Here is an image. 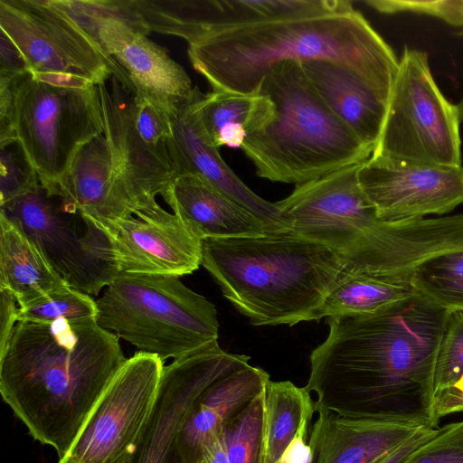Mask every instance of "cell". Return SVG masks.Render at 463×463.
<instances>
[{
	"mask_svg": "<svg viewBox=\"0 0 463 463\" xmlns=\"http://www.w3.org/2000/svg\"><path fill=\"white\" fill-rule=\"evenodd\" d=\"M196 463H229L221 431L203 448Z\"/></svg>",
	"mask_w": 463,
	"mask_h": 463,
	"instance_id": "obj_41",
	"label": "cell"
},
{
	"mask_svg": "<svg viewBox=\"0 0 463 463\" xmlns=\"http://www.w3.org/2000/svg\"><path fill=\"white\" fill-rule=\"evenodd\" d=\"M96 303L103 329L163 363L218 342L215 306L177 276L119 274Z\"/></svg>",
	"mask_w": 463,
	"mask_h": 463,
	"instance_id": "obj_6",
	"label": "cell"
},
{
	"mask_svg": "<svg viewBox=\"0 0 463 463\" xmlns=\"http://www.w3.org/2000/svg\"><path fill=\"white\" fill-rule=\"evenodd\" d=\"M65 286L40 246L0 212V289L10 291L22 307Z\"/></svg>",
	"mask_w": 463,
	"mask_h": 463,
	"instance_id": "obj_27",
	"label": "cell"
},
{
	"mask_svg": "<svg viewBox=\"0 0 463 463\" xmlns=\"http://www.w3.org/2000/svg\"><path fill=\"white\" fill-rule=\"evenodd\" d=\"M459 121H463V99L456 105Z\"/></svg>",
	"mask_w": 463,
	"mask_h": 463,
	"instance_id": "obj_42",
	"label": "cell"
},
{
	"mask_svg": "<svg viewBox=\"0 0 463 463\" xmlns=\"http://www.w3.org/2000/svg\"><path fill=\"white\" fill-rule=\"evenodd\" d=\"M161 196L202 240L269 232L254 214L198 175L176 176Z\"/></svg>",
	"mask_w": 463,
	"mask_h": 463,
	"instance_id": "obj_23",
	"label": "cell"
},
{
	"mask_svg": "<svg viewBox=\"0 0 463 463\" xmlns=\"http://www.w3.org/2000/svg\"><path fill=\"white\" fill-rule=\"evenodd\" d=\"M402 463H463V421L437 428Z\"/></svg>",
	"mask_w": 463,
	"mask_h": 463,
	"instance_id": "obj_35",
	"label": "cell"
},
{
	"mask_svg": "<svg viewBox=\"0 0 463 463\" xmlns=\"http://www.w3.org/2000/svg\"><path fill=\"white\" fill-rule=\"evenodd\" d=\"M12 123L42 186L57 197L78 151L104 135L99 88L55 85L28 73L14 81Z\"/></svg>",
	"mask_w": 463,
	"mask_h": 463,
	"instance_id": "obj_8",
	"label": "cell"
},
{
	"mask_svg": "<svg viewBox=\"0 0 463 463\" xmlns=\"http://www.w3.org/2000/svg\"><path fill=\"white\" fill-rule=\"evenodd\" d=\"M40 184L1 205V213L19 224L40 246L50 263L70 286L89 295H98L116 275L87 245L65 219Z\"/></svg>",
	"mask_w": 463,
	"mask_h": 463,
	"instance_id": "obj_18",
	"label": "cell"
},
{
	"mask_svg": "<svg viewBox=\"0 0 463 463\" xmlns=\"http://www.w3.org/2000/svg\"><path fill=\"white\" fill-rule=\"evenodd\" d=\"M0 30L22 52L32 76H63L97 86L112 74L97 46L50 0H0Z\"/></svg>",
	"mask_w": 463,
	"mask_h": 463,
	"instance_id": "obj_12",
	"label": "cell"
},
{
	"mask_svg": "<svg viewBox=\"0 0 463 463\" xmlns=\"http://www.w3.org/2000/svg\"><path fill=\"white\" fill-rule=\"evenodd\" d=\"M127 358L97 318L18 321L0 352L3 401L59 460Z\"/></svg>",
	"mask_w": 463,
	"mask_h": 463,
	"instance_id": "obj_3",
	"label": "cell"
},
{
	"mask_svg": "<svg viewBox=\"0 0 463 463\" xmlns=\"http://www.w3.org/2000/svg\"><path fill=\"white\" fill-rule=\"evenodd\" d=\"M456 105L432 77L428 54L404 47L373 155L421 165L460 166Z\"/></svg>",
	"mask_w": 463,
	"mask_h": 463,
	"instance_id": "obj_9",
	"label": "cell"
},
{
	"mask_svg": "<svg viewBox=\"0 0 463 463\" xmlns=\"http://www.w3.org/2000/svg\"><path fill=\"white\" fill-rule=\"evenodd\" d=\"M194 110L202 130L215 148L241 147L246 137L268 123L275 104L261 93L240 94L196 88Z\"/></svg>",
	"mask_w": 463,
	"mask_h": 463,
	"instance_id": "obj_28",
	"label": "cell"
},
{
	"mask_svg": "<svg viewBox=\"0 0 463 463\" xmlns=\"http://www.w3.org/2000/svg\"><path fill=\"white\" fill-rule=\"evenodd\" d=\"M258 92L270 98L275 112L268 123L246 137L241 148L259 177L298 185L372 156L373 149L317 94L300 61L274 64Z\"/></svg>",
	"mask_w": 463,
	"mask_h": 463,
	"instance_id": "obj_5",
	"label": "cell"
},
{
	"mask_svg": "<svg viewBox=\"0 0 463 463\" xmlns=\"http://www.w3.org/2000/svg\"><path fill=\"white\" fill-rule=\"evenodd\" d=\"M449 311L414 293L372 314L326 317L306 389L316 411L432 428L433 371Z\"/></svg>",
	"mask_w": 463,
	"mask_h": 463,
	"instance_id": "obj_1",
	"label": "cell"
},
{
	"mask_svg": "<svg viewBox=\"0 0 463 463\" xmlns=\"http://www.w3.org/2000/svg\"><path fill=\"white\" fill-rule=\"evenodd\" d=\"M250 360L216 342L164 365L156 402L126 463H184L178 434L194 402L209 385Z\"/></svg>",
	"mask_w": 463,
	"mask_h": 463,
	"instance_id": "obj_13",
	"label": "cell"
},
{
	"mask_svg": "<svg viewBox=\"0 0 463 463\" xmlns=\"http://www.w3.org/2000/svg\"><path fill=\"white\" fill-rule=\"evenodd\" d=\"M0 206L39 185L38 175L18 141L0 146Z\"/></svg>",
	"mask_w": 463,
	"mask_h": 463,
	"instance_id": "obj_34",
	"label": "cell"
},
{
	"mask_svg": "<svg viewBox=\"0 0 463 463\" xmlns=\"http://www.w3.org/2000/svg\"><path fill=\"white\" fill-rule=\"evenodd\" d=\"M463 375V310L449 311L433 371V399Z\"/></svg>",
	"mask_w": 463,
	"mask_h": 463,
	"instance_id": "obj_33",
	"label": "cell"
},
{
	"mask_svg": "<svg viewBox=\"0 0 463 463\" xmlns=\"http://www.w3.org/2000/svg\"><path fill=\"white\" fill-rule=\"evenodd\" d=\"M54 5L107 58L113 76L169 118L194 98L184 69L147 37L133 0H56Z\"/></svg>",
	"mask_w": 463,
	"mask_h": 463,
	"instance_id": "obj_7",
	"label": "cell"
},
{
	"mask_svg": "<svg viewBox=\"0 0 463 463\" xmlns=\"http://www.w3.org/2000/svg\"><path fill=\"white\" fill-rule=\"evenodd\" d=\"M460 249L463 213L397 222L378 220L345 255V270L407 282L411 272L425 260Z\"/></svg>",
	"mask_w": 463,
	"mask_h": 463,
	"instance_id": "obj_17",
	"label": "cell"
},
{
	"mask_svg": "<svg viewBox=\"0 0 463 463\" xmlns=\"http://www.w3.org/2000/svg\"><path fill=\"white\" fill-rule=\"evenodd\" d=\"M378 220L397 222L444 214L463 203V166L421 165L372 156L357 173Z\"/></svg>",
	"mask_w": 463,
	"mask_h": 463,
	"instance_id": "obj_15",
	"label": "cell"
},
{
	"mask_svg": "<svg viewBox=\"0 0 463 463\" xmlns=\"http://www.w3.org/2000/svg\"><path fill=\"white\" fill-rule=\"evenodd\" d=\"M64 213H79L85 225L99 226L132 217L118 187L112 153L104 135L85 144L60 183Z\"/></svg>",
	"mask_w": 463,
	"mask_h": 463,
	"instance_id": "obj_21",
	"label": "cell"
},
{
	"mask_svg": "<svg viewBox=\"0 0 463 463\" xmlns=\"http://www.w3.org/2000/svg\"><path fill=\"white\" fill-rule=\"evenodd\" d=\"M187 43L194 69L213 90L258 93L263 76L287 61H329L357 75L388 103L399 68L392 49L347 0H316L291 15L204 29Z\"/></svg>",
	"mask_w": 463,
	"mask_h": 463,
	"instance_id": "obj_2",
	"label": "cell"
},
{
	"mask_svg": "<svg viewBox=\"0 0 463 463\" xmlns=\"http://www.w3.org/2000/svg\"><path fill=\"white\" fill-rule=\"evenodd\" d=\"M92 254L119 274L181 277L202 262V239L177 214L159 204L138 216L85 225Z\"/></svg>",
	"mask_w": 463,
	"mask_h": 463,
	"instance_id": "obj_11",
	"label": "cell"
},
{
	"mask_svg": "<svg viewBox=\"0 0 463 463\" xmlns=\"http://www.w3.org/2000/svg\"><path fill=\"white\" fill-rule=\"evenodd\" d=\"M196 88L193 99L175 117L170 118L172 136L167 147L176 176L202 177L254 214L269 233L290 231V222L276 203L253 193L205 137L194 110Z\"/></svg>",
	"mask_w": 463,
	"mask_h": 463,
	"instance_id": "obj_19",
	"label": "cell"
},
{
	"mask_svg": "<svg viewBox=\"0 0 463 463\" xmlns=\"http://www.w3.org/2000/svg\"><path fill=\"white\" fill-rule=\"evenodd\" d=\"M361 164L298 184L288 197L275 203L290 222V232L345 256L378 221L358 182Z\"/></svg>",
	"mask_w": 463,
	"mask_h": 463,
	"instance_id": "obj_14",
	"label": "cell"
},
{
	"mask_svg": "<svg viewBox=\"0 0 463 463\" xmlns=\"http://www.w3.org/2000/svg\"><path fill=\"white\" fill-rule=\"evenodd\" d=\"M18 322V304L14 296L0 289V352L6 347Z\"/></svg>",
	"mask_w": 463,
	"mask_h": 463,
	"instance_id": "obj_39",
	"label": "cell"
},
{
	"mask_svg": "<svg viewBox=\"0 0 463 463\" xmlns=\"http://www.w3.org/2000/svg\"><path fill=\"white\" fill-rule=\"evenodd\" d=\"M413 291L448 310H463V249L432 257L407 278Z\"/></svg>",
	"mask_w": 463,
	"mask_h": 463,
	"instance_id": "obj_30",
	"label": "cell"
},
{
	"mask_svg": "<svg viewBox=\"0 0 463 463\" xmlns=\"http://www.w3.org/2000/svg\"><path fill=\"white\" fill-rule=\"evenodd\" d=\"M315 411L306 387L269 380L265 389L261 463H309Z\"/></svg>",
	"mask_w": 463,
	"mask_h": 463,
	"instance_id": "obj_26",
	"label": "cell"
},
{
	"mask_svg": "<svg viewBox=\"0 0 463 463\" xmlns=\"http://www.w3.org/2000/svg\"><path fill=\"white\" fill-rule=\"evenodd\" d=\"M414 293L407 282L344 269L337 284L324 302L322 318L372 314L402 301Z\"/></svg>",
	"mask_w": 463,
	"mask_h": 463,
	"instance_id": "obj_29",
	"label": "cell"
},
{
	"mask_svg": "<svg viewBox=\"0 0 463 463\" xmlns=\"http://www.w3.org/2000/svg\"><path fill=\"white\" fill-rule=\"evenodd\" d=\"M250 364L213 383L198 397L178 434L184 463H196L203 448L224 424L260 394L269 381Z\"/></svg>",
	"mask_w": 463,
	"mask_h": 463,
	"instance_id": "obj_22",
	"label": "cell"
},
{
	"mask_svg": "<svg viewBox=\"0 0 463 463\" xmlns=\"http://www.w3.org/2000/svg\"><path fill=\"white\" fill-rule=\"evenodd\" d=\"M264 420L265 390L221 430L229 463H261Z\"/></svg>",
	"mask_w": 463,
	"mask_h": 463,
	"instance_id": "obj_31",
	"label": "cell"
},
{
	"mask_svg": "<svg viewBox=\"0 0 463 463\" xmlns=\"http://www.w3.org/2000/svg\"><path fill=\"white\" fill-rule=\"evenodd\" d=\"M317 413L308 440L309 463H373L427 427L411 420L356 418L327 410Z\"/></svg>",
	"mask_w": 463,
	"mask_h": 463,
	"instance_id": "obj_20",
	"label": "cell"
},
{
	"mask_svg": "<svg viewBox=\"0 0 463 463\" xmlns=\"http://www.w3.org/2000/svg\"><path fill=\"white\" fill-rule=\"evenodd\" d=\"M463 411V375L458 382L437 393L433 399V422L438 426L445 415Z\"/></svg>",
	"mask_w": 463,
	"mask_h": 463,
	"instance_id": "obj_38",
	"label": "cell"
},
{
	"mask_svg": "<svg viewBox=\"0 0 463 463\" xmlns=\"http://www.w3.org/2000/svg\"><path fill=\"white\" fill-rule=\"evenodd\" d=\"M163 367L154 354L127 358L58 463H126L156 402Z\"/></svg>",
	"mask_w": 463,
	"mask_h": 463,
	"instance_id": "obj_10",
	"label": "cell"
},
{
	"mask_svg": "<svg viewBox=\"0 0 463 463\" xmlns=\"http://www.w3.org/2000/svg\"><path fill=\"white\" fill-rule=\"evenodd\" d=\"M364 3L384 14H424L439 18L451 25L463 27V0H370Z\"/></svg>",
	"mask_w": 463,
	"mask_h": 463,
	"instance_id": "obj_36",
	"label": "cell"
},
{
	"mask_svg": "<svg viewBox=\"0 0 463 463\" xmlns=\"http://www.w3.org/2000/svg\"><path fill=\"white\" fill-rule=\"evenodd\" d=\"M29 73L20 50L5 33L0 30V77L17 80Z\"/></svg>",
	"mask_w": 463,
	"mask_h": 463,
	"instance_id": "obj_37",
	"label": "cell"
},
{
	"mask_svg": "<svg viewBox=\"0 0 463 463\" xmlns=\"http://www.w3.org/2000/svg\"><path fill=\"white\" fill-rule=\"evenodd\" d=\"M201 265L254 326L319 321L345 256L290 231L202 241Z\"/></svg>",
	"mask_w": 463,
	"mask_h": 463,
	"instance_id": "obj_4",
	"label": "cell"
},
{
	"mask_svg": "<svg viewBox=\"0 0 463 463\" xmlns=\"http://www.w3.org/2000/svg\"><path fill=\"white\" fill-rule=\"evenodd\" d=\"M316 0H181L160 1L156 12L160 33L186 42L198 32L291 15Z\"/></svg>",
	"mask_w": 463,
	"mask_h": 463,
	"instance_id": "obj_25",
	"label": "cell"
},
{
	"mask_svg": "<svg viewBox=\"0 0 463 463\" xmlns=\"http://www.w3.org/2000/svg\"><path fill=\"white\" fill-rule=\"evenodd\" d=\"M97 315L96 300L71 286H65L18 307V321L50 323L60 318H97Z\"/></svg>",
	"mask_w": 463,
	"mask_h": 463,
	"instance_id": "obj_32",
	"label": "cell"
},
{
	"mask_svg": "<svg viewBox=\"0 0 463 463\" xmlns=\"http://www.w3.org/2000/svg\"><path fill=\"white\" fill-rule=\"evenodd\" d=\"M98 86L119 195L134 216L158 205L156 197L176 177L169 152L147 144L132 117L134 93L115 76Z\"/></svg>",
	"mask_w": 463,
	"mask_h": 463,
	"instance_id": "obj_16",
	"label": "cell"
},
{
	"mask_svg": "<svg viewBox=\"0 0 463 463\" xmlns=\"http://www.w3.org/2000/svg\"><path fill=\"white\" fill-rule=\"evenodd\" d=\"M437 428L424 427L399 447L387 453L373 463H402L404 459L418 447L430 439Z\"/></svg>",
	"mask_w": 463,
	"mask_h": 463,
	"instance_id": "obj_40",
	"label": "cell"
},
{
	"mask_svg": "<svg viewBox=\"0 0 463 463\" xmlns=\"http://www.w3.org/2000/svg\"><path fill=\"white\" fill-rule=\"evenodd\" d=\"M311 86L350 130L374 150L383 125L387 104L346 67L329 61H302Z\"/></svg>",
	"mask_w": 463,
	"mask_h": 463,
	"instance_id": "obj_24",
	"label": "cell"
}]
</instances>
